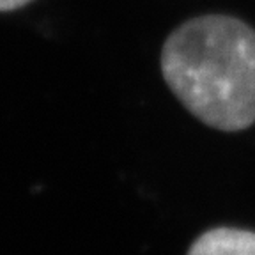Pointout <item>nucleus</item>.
<instances>
[{
    "instance_id": "f257e3e1",
    "label": "nucleus",
    "mask_w": 255,
    "mask_h": 255,
    "mask_svg": "<svg viewBox=\"0 0 255 255\" xmlns=\"http://www.w3.org/2000/svg\"><path fill=\"white\" fill-rule=\"evenodd\" d=\"M168 89L204 124L239 131L255 123V30L231 16L193 18L161 50Z\"/></svg>"
},
{
    "instance_id": "f03ea898",
    "label": "nucleus",
    "mask_w": 255,
    "mask_h": 255,
    "mask_svg": "<svg viewBox=\"0 0 255 255\" xmlns=\"http://www.w3.org/2000/svg\"><path fill=\"white\" fill-rule=\"evenodd\" d=\"M188 255H255V232L218 227L195 239Z\"/></svg>"
},
{
    "instance_id": "7ed1b4c3",
    "label": "nucleus",
    "mask_w": 255,
    "mask_h": 255,
    "mask_svg": "<svg viewBox=\"0 0 255 255\" xmlns=\"http://www.w3.org/2000/svg\"><path fill=\"white\" fill-rule=\"evenodd\" d=\"M30 0H0V11H12L21 5H25Z\"/></svg>"
}]
</instances>
